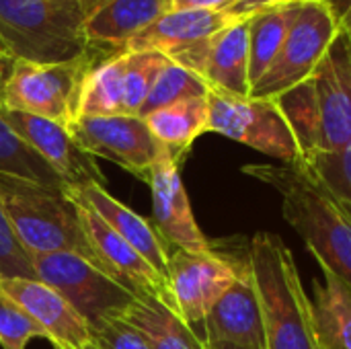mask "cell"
Segmentation results:
<instances>
[{"label": "cell", "mask_w": 351, "mask_h": 349, "mask_svg": "<svg viewBox=\"0 0 351 349\" xmlns=\"http://www.w3.org/2000/svg\"><path fill=\"white\" fill-rule=\"evenodd\" d=\"M274 101L294 132L300 160L343 148L351 140L350 39L339 33L313 74Z\"/></svg>", "instance_id": "obj_1"}, {"label": "cell", "mask_w": 351, "mask_h": 349, "mask_svg": "<svg viewBox=\"0 0 351 349\" xmlns=\"http://www.w3.org/2000/svg\"><path fill=\"white\" fill-rule=\"evenodd\" d=\"M243 173L280 193L284 220L308 253L351 286V218L331 195L296 165H245Z\"/></svg>", "instance_id": "obj_2"}, {"label": "cell", "mask_w": 351, "mask_h": 349, "mask_svg": "<svg viewBox=\"0 0 351 349\" xmlns=\"http://www.w3.org/2000/svg\"><path fill=\"white\" fill-rule=\"evenodd\" d=\"M249 265L261 304L265 349H319L313 300L282 237L257 232L249 247Z\"/></svg>", "instance_id": "obj_3"}, {"label": "cell", "mask_w": 351, "mask_h": 349, "mask_svg": "<svg viewBox=\"0 0 351 349\" xmlns=\"http://www.w3.org/2000/svg\"><path fill=\"white\" fill-rule=\"evenodd\" d=\"M90 14L82 0H0V39L12 60L70 62L95 51L84 33Z\"/></svg>", "instance_id": "obj_4"}, {"label": "cell", "mask_w": 351, "mask_h": 349, "mask_svg": "<svg viewBox=\"0 0 351 349\" xmlns=\"http://www.w3.org/2000/svg\"><path fill=\"white\" fill-rule=\"evenodd\" d=\"M0 202L14 234L31 257L78 253L95 263L80 222V206L64 185L0 173Z\"/></svg>", "instance_id": "obj_5"}, {"label": "cell", "mask_w": 351, "mask_h": 349, "mask_svg": "<svg viewBox=\"0 0 351 349\" xmlns=\"http://www.w3.org/2000/svg\"><path fill=\"white\" fill-rule=\"evenodd\" d=\"M101 49L56 64L12 60L0 84L4 109L37 115L68 125L78 115V99L86 72L99 62Z\"/></svg>", "instance_id": "obj_6"}, {"label": "cell", "mask_w": 351, "mask_h": 349, "mask_svg": "<svg viewBox=\"0 0 351 349\" xmlns=\"http://www.w3.org/2000/svg\"><path fill=\"white\" fill-rule=\"evenodd\" d=\"M35 278L58 294L84 319L88 329L109 319H119L136 300V294L111 280L90 259L78 253L33 255Z\"/></svg>", "instance_id": "obj_7"}, {"label": "cell", "mask_w": 351, "mask_h": 349, "mask_svg": "<svg viewBox=\"0 0 351 349\" xmlns=\"http://www.w3.org/2000/svg\"><path fill=\"white\" fill-rule=\"evenodd\" d=\"M339 33V23L325 0H300L278 56L251 86L249 97L276 99L306 80Z\"/></svg>", "instance_id": "obj_8"}, {"label": "cell", "mask_w": 351, "mask_h": 349, "mask_svg": "<svg viewBox=\"0 0 351 349\" xmlns=\"http://www.w3.org/2000/svg\"><path fill=\"white\" fill-rule=\"evenodd\" d=\"M208 132L241 142L284 165L300 160V146L294 132L274 99L237 97L208 91Z\"/></svg>", "instance_id": "obj_9"}, {"label": "cell", "mask_w": 351, "mask_h": 349, "mask_svg": "<svg viewBox=\"0 0 351 349\" xmlns=\"http://www.w3.org/2000/svg\"><path fill=\"white\" fill-rule=\"evenodd\" d=\"M247 261L249 255L237 259L218 249L204 253L173 249L167 280L179 317L193 329L202 325L212 306L239 280Z\"/></svg>", "instance_id": "obj_10"}, {"label": "cell", "mask_w": 351, "mask_h": 349, "mask_svg": "<svg viewBox=\"0 0 351 349\" xmlns=\"http://www.w3.org/2000/svg\"><path fill=\"white\" fill-rule=\"evenodd\" d=\"M66 128L84 152L107 158L144 181H148L154 163L167 152L138 115H78Z\"/></svg>", "instance_id": "obj_11"}, {"label": "cell", "mask_w": 351, "mask_h": 349, "mask_svg": "<svg viewBox=\"0 0 351 349\" xmlns=\"http://www.w3.org/2000/svg\"><path fill=\"white\" fill-rule=\"evenodd\" d=\"M249 19L234 23L204 41L181 47L167 58L197 74L208 91L249 97Z\"/></svg>", "instance_id": "obj_12"}, {"label": "cell", "mask_w": 351, "mask_h": 349, "mask_svg": "<svg viewBox=\"0 0 351 349\" xmlns=\"http://www.w3.org/2000/svg\"><path fill=\"white\" fill-rule=\"evenodd\" d=\"M78 206H80V222L88 239L95 265L103 269L111 280L134 292L136 296L140 294L158 296L175 311L167 278H162L125 239H121L115 230H111L90 208L82 204Z\"/></svg>", "instance_id": "obj_13"}, {"label": "cell", "mask_w": 351, "mask_h": 349, "mask_svg": "<svg viewBox=\"0 0 351 349\" xmlns=\"http://www.w3.org/2000/svg\"><path fill=\"white\" fill-rule=\"evenodd\" d=\"M179 163L169 150L154 163L148 175L152 191V224L169 249L185 251H212L214 245L206 239L195 222L189 195L185 191Z\"/></svg>", "instance_id": "obj_14"}, {"label": "cell", "mask_w": 351, "mask_h": 349, "mask_svg": "<svg viewBox=\"0 0 351 349\" xmlns=\"http://www.w3.org/2000/svg\"><path fill=\"white\" fill-rule=\"evenodd\" d=\"M4 119L16 136L23 138L58 173L66 187L105 183V175L97 167L95 156L82 150L66 125L12 109H4Z\"/></svg>", "instance_id": "obj_15"}, {"label": "cell", "mask_w": 351, "mask_h": 349, "mask_svg": "<svg viewBox=\"0 0 351 349\" xmlns=\"http://www.w3.org/2000/svg\"><path fill=\"white\" fill-rule=\"evenodd\" d=\"M0 290L23 306L56 349L90 346V329L84 319L47 284L27 278H0Z\"/></svg>", "instance_id": "obj_16"}, {"label": "cell", "mask_w": 351, "mask_h": 349, "mask_svg": "<svg viewBox=\"0 0 351 349\" xmlns=\"http://www.w3.org/2000/svg\"><path fill=\"white\" fill-rule=\"evenodd\" d=\"M202 327L204 344H232L245 349H265L261 304L249 261L239 280L212 306Z\"/></svg>", "instance_id": "obj_17"}, {"label": "cell", "mask_w": 351, "mask_h": 349, "mask_svg": "<svg viewBox=\"0 0 351 349\" xmlns=\"http://www.w3.org/2000/svg\"><path fill=\"white\" fill-rule=\"evenodd\" d=\"M76 204L90 208L111 230L125 239L162 278L169 269V245L160 239L154 224L115 200L103 185L90 183L82 187H66ZM169 282V280H167Z\"/></svg>", "instance_id": "obj_18"}, {"label": "cell", "mask_w": 351, "mask_h": 349, "mask_svg": "<svg viewBox=\"0 0 351 349\" xmlns=\"http://www.w3.org/2000/svg\"><path fill=\"white\" fill-rule=\"evenodd\" d=\"M249 16L234 14L232 10H197L181 8L167 10L152 25L140 31L123 51H160L165 56L208 39L210 35L241 23Z\"/></svg>", "instance_id": "obj_19"}, {"label": "cell", "mask_w": 351, "mask_h": 349, "mask_svg": "<svg viewBox=\"0 0 351 349\" xmlns=\"http://www.w3.org/2000/svg\"><path fill=\"white\" fill-rule=\"evenodd\" d=\"M171 0H107L86 21L84 33L95 49L121 51L140 31L152 25Z\"/></svg>", "instance_id": "obj_20"}, {"label": "cell", "mask_w": 351, "mask_h": 349, "mask_svg": "<svg viewBox=\"0 0 351 349\" xmlns=\"http://www.w3.org/2000/svg\"><path fill=\"white\" fill-rule=\"evenodd\" d=\"M121 319L144 335L150 349H206L197 331L158 296H136Z\"/></svg>", "instance_id": "obj_21"}, {"label": "cell", "mask_w": 351, "mask_h": 349, "mask_svg": "<svg viewBox=\"0 0 351 349\" xmlns=\"http://www.w3.org/2000/svg\"><path fill=\"white\" fill-rule=\"evenodd\" d=\"M323 274L315 280V337L319 349H351V286L329 267L319 265Z\"/></svg>", "instance_id": "obj_22"}, {"label": "cell", "mask_w": 351, "mask_h": 349, "mask_svg": "<svg viewBox=\"0 0 351 349\" xmlns=\"http://www.w3.org/2000/svg\"><path fill=\"white\" fill-rule=\"evenodd\" d=\"M142 119L148 123L154 138L177 160H181L191 148V144L202 134H208V119H210L208 95L177 101L173 105L148 113Z\"/></svg>", "instance_id": "obj_23"}, {"label": "cell", "mask_w": 351, "mask_h": 349, "mask_svg": "<svg viewBox=\"0 0 351 349\" xmlns=\"http://www.w3.org/2000/svg\"><path fill=\"white\" fill-rule=\"evenodd\" d=\"M300 0H288L263 8L249 19V80L251 86L261 78L278 56L298 12Z\"/></svg>", "instance_id": "obj_24"}, {"label": "cell", "mask_w": 351, "mask_h": 349, "mask_svg": "<svg viewBox=\"0 0 351 349\" xmlns=\"http://www.w3.org/2000/svg\"><path fill=\"white\" fill-rule=\"evenodd\" d=\"M123 66L125 51L121 49L105 56L86 72L78 99V115H123Z\"/></svg>", "instance_id": "obj_25"}, {"label": "cell", "mask_w": 351, "mask_h": 349, "mask_svg": "<svg viewBox=\"0 0 351 349\" xmlns=\"http://www.w3.org/2000/svg\"><path fill=\"white\" fill-rule=\"evenodd\" d=\"M351 218V140L339 150L304 156L296 163Z\"/></svg>", "instance_id": "obj_26"}, {"label": "cell", "mask_w": 351, "mask_h": 349, "mask_svg": "<svg viewBox=\"0 0 351 349\" xmlns=\"http://www.w3.org/2000/svg\"><path fill=\"white\" fill-rule=\"evenodd\" d=\"M0 173L25 177L47 185H64L58 173L6 123L2 103H0Z\"/></svg>", "instance_id": "obj_27"}, {"label": "cell", "mask_w": 351, "mask_h": 349, "mask_svg": "<svg viewBox=\"0 0 351 349\" xmlns=\"http://www.w3.org/2000/svg\"><path fill=\"white\" fill-rule=\"evenodd\" d=\"M171 60L160 51H125L123 66V115H140V109Z\"/></svg>", "instance_id": "obj_28"}, {"label": "cell", "mask_w": 351, "mask_h": 349, "mask_svg": "<svg viewBox=\"0 0 351 349\" xmlns=\"http://www.w3.org/2000/svg\"><path fill=\"white\" fill-rule=\"evenodd\" d=\"M206 95H208L206 82L191 70H187L171 60L156 76L138 117H146L148 113H152L160 107L173 105L177 101H183L189 97H206Z\"/></svg>", "instance_id": "obj_29"}, {"label": "cell", "mask_w": 351, "mask_h": 349, "mask_svg": "<svg viewBox=\"0 0 351 349\" xmlns=\"http://www.w3.org/2000/svg\"><path fill=\"white\" fill-rule=\"evenodd\" d=\"M35 337H43L41 327L16 304L6 292L0 290V348L25 349Z\"/></svg>", "instance_id": "obj_30"}, {"label": "cell", "mask_w": 351, "mask_h": 349, "mask_svg": "<svg viewBox=\"0 0 351 349\" xmlns=\"http://www.w3.org/2000/svg\"><path fill=\"white\" fill-rule=\"evenodd\" d=\"M0 278H27L37 280L31 255L14 234L4 206L0 202Z\"/></svg>", "instance_id": "obj_31"}, {"label": "cell", "mask_w": 351, "mask_h": 349, "mask_svg": "<svg viewBox=\"0 0 351 349\" xmlns=\"http://www.w3.org/2000/svg\"><path fill=\"white\" fill-rule=\"evenodd\" d=\"M90 346L97 349H150L144 335L121 317L90 329Z\"/></svg>", "instance_id": "obj_32"}, {"label": "cell", "mask_w": 351, "mask_h": 349, "mask_svg": "<svg viewBox=\"0 0 351 349\" xmlns=\"http://www.w3.org/2000/svg\"><path fill=\"white\" fill-rule=\"evenodd\" d=\"M237 0H171L169 10L197 8V10H228Z\"/></svg>", "instance_id": "obj_33"}, {"label": "cell", "mask_w": 351, "mask_h": 349, "mask_svg": "<svg viewBox=\"0 0 351 349\" xmlns=\"http://www.w3.org/2000/svg\"><path fill=\"white\" fill-rule=\"evenodd\" d=\"M280 2H288V0H237L228 10H232L234 14H241V16H251L263 8H269Z\"/></svg>", "instance_id": "obj_34"}, {"label": "cell", "mask_w": 351, "mask_h": 349, "mask_svg": "<svg viewBox=\"0 0 351 349\" xmlns=\"http://www.w3.org/2000/svg\"><path fill=\"white\" fill-rule=\"evenodd\" d=\"M208 349H245L239 348V346H232V344H206Z\"/></svg>", "instance_id": "obj_35"}, {"label": "cell", "mask_w": 351, "mask_h": 349, "mask_svg": "<svg viewBox=\"0 0 351 349\" xmlns=\"http://www.w3.org/2000/svg\"><path fill=\"white\" fill-rule=\"evenodd\" d=\"M10 62H12V60H0V84H2V80H4V76H6V72H8V68H10Z\"/></svg>", "instance_id": "obj_36"}, {"label": "cell", "mask_w": 351, "mask_h": 349, "mask_svg": "<svg viewBox=\"0 0 351 349\" xmlns=\"http://www.w3.org/2000/svg\"><path fill=\"white\" fill-rule=\"evenodd\" d=\"M82 2H86V4L90 6V10L95 12V10H97V8H99V6H101L103 2H107V0H82Z\"/></svg>", "instance_id": "obj_37"}, {"label": "cell", "mask_w": 351, "mask_h": 349, "mask_svg": "<svg viewBox=\"0 0 351 349\" xmlns=\"http://www.w3.org/2000/svg\"><path fill=\"white\" fill-rule=\"evenodd\" d=\"M0 60H12V58L8 56V51H6V47H4V43H2V39H0Z\"/></svg>", "instance_id": "obj_38"}, {"label": "cell", "mask_w": 351, "mask_h": 349, "mask_svg": "<svg viewBox=\"0 0 351 349\" xmlns=\"http://www.w3.org/2000/svg\"><path fill=\"white\" fill-rule=\"evenodd\" d=\"M86 349H97V348H95V346H88V348H86Z\"/></svg>", "instance_id": "obj_39"}, {"label": "cell", "mask_w": 351, "mask_h": 349, "mask_svg": "<svg viewBox=\"0 0 351 349\" xmlns=\"http://www.w3.org/2000/svg\"><path fill=\"white\" fill-rule=\"evenodd\" d=\"M206 349H208V348H206Z\"/></svg>", "instance_id": "obj_40"}]
</instances>
